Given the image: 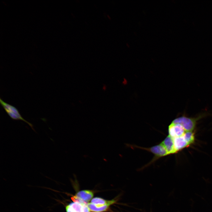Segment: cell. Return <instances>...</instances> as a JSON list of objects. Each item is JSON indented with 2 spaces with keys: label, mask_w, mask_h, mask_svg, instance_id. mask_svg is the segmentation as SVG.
Listing matches in <instances>:
<instances>
[{
  "label": "cell",
  "mask_w": 212,
  "mask_h": 212,
  "mask_svg": "<svg viewBox=\"0 0 212 212\" xmlns=\"http://www.w3.org/2000/svg\"><path fill=\"white\" fill-rule=\"evenodd\" d=\"M0 103L2 107L12 119L15 120H22L24 122L28 124L34 131L35 132L33 125L22 117L16 108L4 102L1 98H0Z\"/></svg>",
  "instance_id": "obj_1"
},
{
  "label": "cell",
  "mask_w": 212,
  "mask_h": 212,
  "mask_svg": "<svg viewBox=\"0 0 212 212\" xmlns=\"http://www.w3.org/2000/svg\"><path fill=\"white\" fill-rule=\"evenodd\" d=\"M204 115H201L195 118L183 116L176 118L172 123L181 125L186 132L192 131L195 127L197 121Z\"/></svg>",
  "instance_id": "obj_2"
},
{
  "label": "cell",
  "mask_w": 212,
  "mask_h": 212,
  "mask_svg": "<svg viewBox=\"0 0 212 212\" xmlns=\"http://www.w3.org/2000/svg\"><path fill=\"white\" fill-rule=\"evenodd\" d=\"M131 145L134 147L146 150L153 154L155 156L151 161L150 164L158 158L168 155L166 149L161 143L150 148L141 147L134 145Z\"/></svg>",
  "instance_id": "obj_3"
},
{
  "label": "cell",
  "mask_w": 212,
  "mask_h": 212,
  "mask_svg": "<svg viewBox=\"0 0 212 212\" xmlns=\"http://www.w3.org/2000/svg\"><path fill=\"white\" fill-rule=\"evenodd\" d=\"M66 212H90L87 204L74 201L65 207Z\"/></svg>",
  "instance_id": "obj_4"
},
{
  "label": "cell",
  "mask_w": 212,
  "mask_h": 212,
  "mask_svg": "<svg viewBox=\"0 0 212 212\" xmlns=\"http://www.w3.org/2000/svg\"><path fill=\"white\" fill-rule=\"evenodd\" d=\"M93 192L91 190H85L77 192L73 197L75 201L87 204L93 198Z\"/></svg>",
  "instance_id": "obj_5"
},
{
  "label": "cell",
  "mask_w": 212,
  "mask_h": 212,
  "mask_svg": "<svg viewBox=\"0 0 212 212\" xmlns=\"http://www.w3.org/2000/svg\"><path fill=\"white\" fill-rule=\"evenodd\" d=\"M169 135L172 138L182 136L186 131L182 125L179 124L172 123L168 129Z\"/></svg>",
  "instance_id": "obj_6"
},
{
  "label": "cell",
  "mask_w": 212,
  "mask_h": 212,
  "mask_svg": "<svg viewBox=\"0 0 212 212\" xmlns=\"http://www.w3.org/2000/svg\"><path fill=\"white\" fill-rule=\"evenodd\" d=\"M161 143L165 148L168 155L175 153L173 138L169 135L167 136Z\"/></svg>",
  "instance_id": "obj_7"
},
{
  "label": "cell",
  "mask_w": 212,
  "mask_h": 212,
  "mask_svg": "<svg viewBox=\"0 0 212 212\" xmlns=\"http://www.w3.org/2000/svg\"><path fill=\"white\" fill-rule=\"evenodd\" d=\"M174 148L175 153L189 146L183 136L173 138Z\"/></svg>",
  "instance_id": "obj_8"
},
{
  "label": "cell",
  "mask_w": 212,
  "mask_h": 212,
  "mask_svg": "<svg viewBox=\"0 0 212 212\" xmlns=\"http://www.w3.org/2000/svg\"><path fill=\"white\" fill-rule=\"evenodd\" d=\"M116 199L108 200L101 198L96 197L92 199L90 203L97 207H100L107 205L111 206L116 203Z\"/></svg>",
  "instance_id": "obj_9"
},
{
  "label": "cell",
  "mask_w": 212,
  "mask_h": 212,
  "mask_svg": "<svg viewBox=\"0 0 212 212\" xmlns=\"http://www.w3.org/2000/svg\"><path fill=\"white\" fill-rule=\"evenodd\" d=\"M87 206L91 212H104L108 211L110 206L107 205L97 207L93 204L89 203L87 204Z\"/></svg>",
  "instance_id": "obj_10"
},
{
  "label": "cell",
  "mask_w": 212,
  "mask_h": 212,
  "mask_svg": "<svg viewBox=\"0 0 212 212\" xmlns=\"http://www.w3.org/2000/svg\"><path fill=\"white\" fill-rule=\"evenodd\" d=\"M183 136L189 145L193 143L194 142V134L192 131L186 132Z\"/></svg>",
  "instance_id": "obj_11"
}]
</instances>
